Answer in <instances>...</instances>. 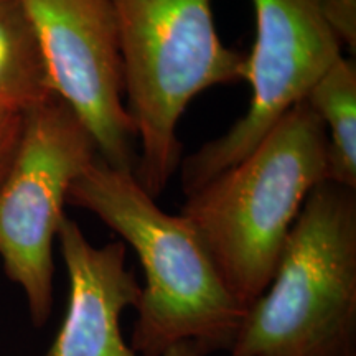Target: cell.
<instances>
[{"label": "cell", "instance_id": "obj_3", "mask_svg": "<svg viewBox=\"0 0 356 356\" xmlns=\"http://www.w3.org/2000/svg\"><path fill=\"white\" fill-rule=\"evenodd\" d=\"M356 190L325 180L293 222L233 356H355Z\"/></svg>", "mask_w": 356, "mask_h": 356}, {"label": "cell", "instance_id": "obj_1", "mask_svg": "<svg viewBox=\"0 0 356 356\" xmlns=\"http://www.w3.org/2000/svg\"><path fill=\"white\" fill-rule=\"evenodd\" d=\"M68 203L92 213L139 256L142 287L131 346L162 356L190 341L207 356L231 351L248 309L234 299L195 226L170 215L132 170L96 159L71 185Z\"/></svg>", "mask_w": 356, "mask_h": 356}, {"label": "cell", "instance_id": "obj_10", "mask_svg": "<svg viewBox=\"0 0 356 356\" xmlns=\"http://www.w3.org/2000/svg\"><path fill=\"white\" fill-rule=\"evenodd\" d=\"M327 134L328 180L356 190V66L341 56L307 96Z\"/></svg>", "mask_w": 356, "mask_h": 356}, {"label": "cell", "instance_id": "obj_9", "mask_svg": "<svg viewBox=\"0 0 356 356\" xmlns=\"http://www.w3.org/2000/svg\"><path fill=\"white\" fill-rule=\"evenodd\" d=\"M53 89L33 22L22 0H0V109L25 114Z\"/></svg>", "mask_w": 356, "mask_h": 356}, {"label": "cell", "instance_id": "obj_12", "mask_svg": "<svg viewBox=\"0 0 356 356\" xmlns=\"http://www.w3.org/2000/svg\"><path fill=\"white\" fill-rule=\"evenodd\" d=\"M24 114L0 109V180L10 165L17 144H19Z\"/></svg>", "mask_w": 356, "mask_h": 356}, {"label": "cell", "instance_id": "obj_8", "mask_svg": "<svg viewBox=\"0 0 356 356\" xmlns=\"http://www.w3.org/2000/svg\"><path fill=\"white\" fill-rule=\"evenodd\" d=\"M68 274V305L48 356H139L121 330L122 312L139 304L142 287L126 266V244L95 246L65 216L56 236Z\"/></svg>", "mask_w": 356, "mask_h": 356}, {"label": "cell", "instance_id": "obj_11", "mask_svg": "<svg viewBox=\"0 0 356 356\" xmlns=\"http://www.w3.org/2000/svg\"><path fill=\"white\" fill-rule=\"evenodd\" d=\"M328 25L341 47L356 48V0H320Z\"/></svg>", "mask_w": 356, "mask_h": 356}, {"label": "cell", "instance_id": "obj_7", "mask_svg": "<svg viewBox=\"0 0 356 356\" xmlns=\"http://www.w3.org/2000/svg\"><path fill=\"white\" fill-rule=\"evenodd\" d=\"M33 22L53 95L91 134L97 157L134 172V124L111 0H22Z\"/></svg>", "mask_w": 356, "mask_h": 356}, {"label": "cell", "instance_id": "obj_2", "mask_svg": "<svg viewBox=\"0 0 356 356\" xmlns=\"http://www.w3.org/2000/svg\"><path fill=\"white\" fill-rule=\"evenodd\" d=\"M328 180L327 134L307 101L292 108L234 165L186 195L181 208L226 287L249 309L315 186Z\"/></svg>", "mask_w": 356, "mask_h": 356}, {"label": "cell", "instance_id": "obj_13", "mask_svg": "<svg viewBox=\"0 0 356 356\" xmlns=\"http://www.w3.org/2000/svg\"><path fill=\"white\" fill-rule=\"evenodd\" d=\"M162 356H204V355L200 351L198 346L190 343V341H178V343L168 346V348L163 351Z\"/></svg>", "mask_w": 356, "mask_h": 356}, {"label": "cell", "instance_id": "obj_4", "mask_svg": "<svg viewBox=\"0 0 356 356\" xmlns=\"http://www.w3.org/2000/svg\"><path fill=\"white\" fill-rule=\"evenodd\" d=\"M127 113L139 139L134 168L157 198L181 163L178 122L200 92L241 81L244 55L221 42L211 0H111Z\"/></svg>", "mask_w": 356, "mask_h": 356}, {"label": "cell", "instance_id": "obj_6", "mask_svg": "<svg viewBox=\"0 0 356 356\" xmlns=\"http://www.w3.org/2000/svg\"><path fill=\"white\" fill-rule=\"evenodd\" d=\"M251 2L256 38L241 68V79L251 86V102L233 127L181 160L186 195L246 157L341 58V43L320 0Z\"/></svg>", "mask_w": 356, "mask_h": 356}, {"label": "cell", "instance_id": "obj_5", "mask_svg": "<svg viewBox=\"0 0 356 356\" xmlns=\"http://www.w3.org/2000/svg\"><path fill=\"white\" fill-rule=\"evenodd\" d=\"M91 134L51 96L24 114L19 144L0 180V261L40 328L53 309V246L74 180L95 162Z\"/></svg>", "mask_w": 356, "mask_h": 356}]
</instances>
